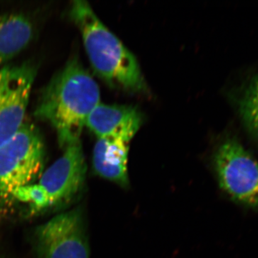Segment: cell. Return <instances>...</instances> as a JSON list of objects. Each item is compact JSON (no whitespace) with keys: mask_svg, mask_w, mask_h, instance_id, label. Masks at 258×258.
<instances>
[{"mask_svg":"<svg viewBox=\"0 0 258 258\" xmlns=\"http://www.w3.org/2000/svg\"><path fill=\"white\" fill-rule=\"evenodd\" d=\"M99 103L98 85L73 57L42 91L34 115L52 125L64 149L80 142L88 117Z\"/></svg>","mask_w":258,"mask_h":258,"instance_id":"obj_1","label":"cell"},{"mask_svg":"<svg viewBox=\"0 0 258 258\" xmlns=\"http://www.w3.org/2000/svg\"><path fill=\"white\" fill-rule=\"evenodd\" d=\"M70 15L83 37L95 72L112 87L142 92L146 83L135 56L97 17L88 3L75 0Z\"/></svg>","mask_w":258,"mask_h":258,"instance_id":"obj_2","label":"cell"},{"mask_svg":"<svg viewBox=\"0 0 258 258\" xmlns=\"http://www.w3.org/2000/svg\"><path fill=\"white\" fill-rule=\"evenodd\" d=\"M45 147L40 132L30 123L0 147V203L12 202L15 191L40 177Z\"/></svg>","mask_w":258,"mask_h":258,"instance_id":"obj_3","label":"cell"},{"mask_svg":"<svg viewBox=\"0 0 258 258\" xmlns=\"http://www.w3.org/2000/svg\"><path fill=\"white\" fill-rule=\"evenodd\" d=\"M214 165L220 186L234 201L258 210V164L235 139L219 147Z\"/></svg>","mask_w":258,"mask_h":258,"instance_id":"obj_4","label":"cell"},{"mask_svg":"<svg viewBox=\"0 0 258 258\" xmlns=\"http://www.w3.org/2000/svg\"><path fill=\"white\" fill-rule=\"evenodd\" d=\"M37 69L33 64L0 69V147L23 125Z\"/></svg>","mask_w":258,"mask_h":258,"instance_id":"obj_5","label":"cell"},{"mask_svg":"<svg viewBox=\"0 0 258 258\" xmlns=\"http://www.w3.org/2000/svg\"><path fill=\"white\" fill-rule=\"evenodd\" d=\"M40 258H89L82 212L79 209L56 215L35 232Z\"/></svg>","mask_w":258,"mask_h":258,"instance_id":"obj_6","label":"cell"},{"mask_svg":"<svg viewBox=\"0 0 258 258\" xmlns=\"http://www.w3.org/2000/svg\"><path fill=\"white\" fill-rule=\"evenodd\" d=\"M63 150L62 155L42 173L38 181L52 208L74 198L82 189L86 179V164L81 141Z\"/></svg>","mask_w":258,"mask_h":258,"instance_id":"obj_7","label":"cell"},{"mask_svg":"<svg viewBox=\"0 0 258 258\" xmlns=\"http://www.w3.org/2000/svg\"><path fill=\"white\" fill-rule=\"evenodd\" d=\"M142 123V113L134 107L100 103L88 117L86 125L98 139H119L128 143Z\"/></svg>","mask_w":258,"mask_h":258,"instance_id":"obj_8","label":"cell"},{"mask_svg":"<svg viewBox=\"0 0 258 258\" xmlns=\"http://www.w3.org/2000/svg\"><path fill=\"white\" fill-rule=\"evenodd\" d=\"M128 144L119 139H98L93 149V169L98 175L122 187L129 184Z\"/></svg>","mask_w":258,"mask_h":258,"instance_id":"obj_9","label":"cell"},{"mask_svg":"<svg viewBox=\"0 0 258 258\" xmlns=\"http://www.w3.org/2000/svg\"><path fill=\"white\" fill-rule=\"evenodd\" d=\"M32 37L33 27L25 15H0V69L28 46Z\"/></svg>","mask_w":258,"mask_h":258,"instance_id":"obj_10","label":"cell"},{"mask_svg":"<svg viewBox=\"0 0 258 258\" xmlns=\"http://www.w3.org/2000/svg\"><path fill=\"white\" fill-rule=\"evenodd\" d=\"M240 111L244 125L258 140V73L242 95Z\"/></svg>","mask_w":258,"mask_h":258,"instance_id":"obj_11","label":"cell"},{"mask_svg":"<svg viewBox=\"0 0 258 258\" xmlns=\"http://www.w3.org/2000/svg\"><path fill=\"white\" fill-rule=\"evenodd\" d=\"M12 201L27 204L30 215H36L52 208L48 197L38 183L27 185L15 191Z\"/></svg>","mask_w":258,"mask_h":258,"instance_id":"obj_12","label":"cell"}]
</instances>
